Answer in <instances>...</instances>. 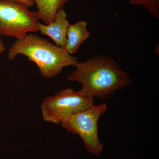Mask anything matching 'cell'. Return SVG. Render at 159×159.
<instances>
[{
    "label": "cell",
    "instance_id": "9c48e42d",
    "mask_svg": "<svg viewBox=\"0 0 159 159\" xmlns=\"http://www.w3.org/2000/svg\"><path fill=\"white\" fill-rule=\"evenodd\" d=\"M131 5L143 7L149 14L159 18V0H129Z\"/></svg>",
    "mask_w": 159,
    "mask_h": 159
},
{
    "label": "cell",
    "instance_id": "8992f818",
    "mask_svg": "<svg viewBox=\"0 0 159 159\" xmlns=\"http://www.w3.org/2000/svg\"><path fill=\"white\" fill-rule=\"evenodd\" d=\"M70 25L67 15L64 9L57 11L54 21L48 25L39 23V31L43 35L48 36L55 42V45L62 48L66 44V32Z\"/></svg>",
    "mask_w": 159,
    "mask_h": 159
},
{
    "label": "cell",
    "instance_id": "8fae6325",
    "mask_svg": "<svg viewBox=\"0 0 159 159\" xmlns=\"http://www.w3.org/2000/svg\"><path fill=\"white\" fill-rule=\"evenodd\" d=\"M6 48L4 45V43H3L2 41L0 38V55L1 54L6 51Z\"/></svg>",
    "mask_w": 159,
    "mask_h": 159
},
{
    "label": "cell",
    "instance_id": "5b68a950",
    "mask_svg": "<svg viewBox=\"0 0 159 159\" xmlns=\"http://www.w3.org/2000/svg\"><path fill=\"white\" fill-rule=\"evenodd\" d=\"M37 11H32L22 3L0 0V34L20 39L30 32H38Z\"/></svg>",
    "mask_w": 159,
    "mask_h": 159
},
{
    "label": "cell",
    "instance_id": "52a82bcc",
    "mask_svg": "<svg viewBox=\"0 0 159 159\" xmlns=\"http://www.w3.org/2000/svg\"><path fill=\"white\" fill-rule=\"evenodd\" d=\"M87 26V24L83 20L69 25L66 32V44L64 48L69 54H76L83 43L89 37L90 33Z\"/></svg>",
    "mask_w": 159,
    "mask_h": 159
},
{
    "label": "cell",
    "instance_id": "277c9868",
    "mask_svg": "<svg viewBox=\"0 0 159 159\" xmlns=\"http://www.w3.org/2000/svg\"><path fill=\"white\" fill-rule=\"evenodd\" d=\"M107 110L105 103L94 104L69 117L61 125L69 132L79 135L86 149L91 153L99 157L103 145L98 136V122Z\"/></svg>",
    "mask_w": 159,
    "mask_h": 159
},
{
    "label": "cell",
    "instance_id": "30bf717a",
    "mask_svg": "<svg viewBox=\"0 0 159 159\" xmlns=\"http://www.w3.org/2000/svg\"><path fill=\"white\" fill-rule=\"evenodd\" d=\"M11 1H16V2L22 3L29 7H32L34 5L33 0H11Z\"/></svg>",
    "mask_w": 159,
    "mask_h": 159
},
{
    "label": "cell",
    "instance_id": "ba28073f",
    "mask_svg": "<svg viewBox=\"0 0 159 159\" xmlns=\"http://www.w3.org/2000/svg\"><path fill=\"white\" fill-rule=\"evenodd\" d=\"M70 0H33L37 6L40 20L45 25L54 21L57 11L63 9Z\"/></svg>",
    "mask_w": 159,
    "mask_h": 159
},
{
    "label": "cell",
    "instance_id": "6da1fadb",
    "mask_svg": "<svg viewBox=\"0 0 159 159\" xmlns=\"http://www.w3.org/2000/svg\"><path fill=\"white\" fill-rule=\"evenodd\" d=\"M67 79L79 82L83 93L102 100L132 83L129 74L105 56H94L78 63Z\"/></svg>",
    "mask_w": 159,
    "mask_h": 159
},
{
    "label": "cell",
    "instance_id": "7a4b0ae2",
    "mask_svg": "<svg viewBox=\"0 0 159 159\" xmlns=\"http://www.w3.org/2000/svg\"><path fill=\"white\" fill-rule=\"evenodd\" d=\"M22 54L34 63L43 78L56 77L66 67L78 64L77 57L69 54L64 49L52 43L45 39L29 34L20 39H16L9 50L8 59L12 60Z\"/></svg>",
    "mask_w": 159,
    "mask_h": 159
},
{
    "label": "cell",
    "instance_id": "3957f363",
    "mask_svg": "<svg viewBox=\"0 0 159 159\" xmlns=\"http://www.w3.org/2000/svg\"><path fill=\"white\" fill-rule=\"evenodd\" d=\"M94 104L93 97L80 90L67 88L45 98L41 105V110L45 122L59 124L72 115Z\"/></svg>",
    "mask_w": 159,
    "mask_h": 159
}]
</instances>
